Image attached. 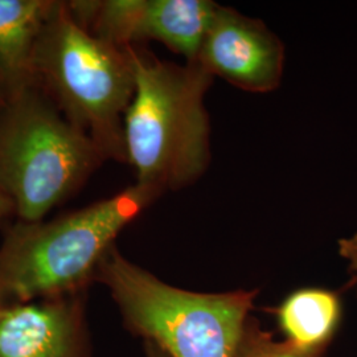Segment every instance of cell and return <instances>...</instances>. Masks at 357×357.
<instances>
[{
  "instance_id": "obj_7",
  "label": "cell",
  "mask_w": 357,
  "mask_h": 357,
  "mask_svg": "<svg viewBox=\"0 0 357 357\" xmlns=\"http://www.w3.org/2000/svg\"><path fill=\"white\" fill-rule=\"evenodd\" d=\"M196 63L245 91L268 93L281 84L284 47L261 20L218 6Z\"/></svg>"
},
{
  "instance_id": "obj_2",
  "label": "cell",
  "mask_w": 357,
  "mask_h": 357,
  "mask_svg": "<svg viewBox=\"0 0 357 357\" xmlns=\"http://www.w3.org/2000/svg\"><path fill=\"white\" fill-rule=\"evenodd\" d=\"M135 184L48 222H20L0 248V306L85 293L118 234L160 196Z\"/></svg>"
},
{
  "instance_id": "obj_1",
  "label": "cell",
  "mask_w": 357,
  "mask_h": 357,
  "mask_svg": "<svg viewBox=\"0 0 357 357\" xmlns=\"http://www.w3.org/2000/svg\"><path fill=\"white\" fill-rule=\"evenodd\" d=\"M128 52L135 89L123 139L137 183L160 192L191 185L211 160L204 101L213 77L199 63H165L132 45Z\"/></svg>"
},
{
  "instance_id": "obj_3",
  "label": "cell",
  "mask_w": 357,
  "mask_h": 357,
  "mask_svg": "<svg viewBox=\"0 0 357 357\" xmlns=\"http://www.w3.org/2000/svg\"><path fill=\"white\" fill-rule=\"evenodd\" d=\"M128 331L168 357H233L257 290L196 293L171 286L113 246L97 268Z\"/></svg>"
},
{
  "instance_id": "obj_13",
  "label": "cell",
  "mask_w": 357,
  "mask_h": 357,
  "mask_svg": "<svg viewBox=\"0 0 357 357\" xmlns=\"http://www.w3.org/2000/svg\"><path fill=\"white\" fill-rule=\"evenodd\" d=\"M11 208H13L11 200H10L3 192L0 191V221H1L3 217L8 213V211H10Z\"/></svg>"
},
{
  "instance_id": "obj_14",
  "label": "cell",
  "mask_w": 357,
  "mask_h": 357,
  "mask_svg": "<svg viewBox=\"0 0 357 357\" xmlns=\"http://www.w3.org/2000/svg\"><path fill=\"white\" fill-rule=\"evenodd\" d=\"M146 354L147 357H168L160 348H158L156 345L151 343H146Z\"/></svg>"
},
{
  "instance_id": "obj_9",
  "label": "cell",
  "mask_w": 357,
  "mask_h": 357,
  "mask_svg": "<svg viewBox=\"0 0 357 357\" xmlns=\"http://www.w3.org/2000/svg\"><path fill=\"white\" fill-rule=\"evenodd\" d=\"M59 3L0 0V76L16 93L35 75L38 40Z\"/></svg>"
},
{
  "instance_id": "obj_12",
  "label": "cell",
  "mask_w": 357,
  "mask_h": 357,
  "mask_svg": "<svg viewBox=\"0 0 357 357\" xmlns=\"http://www.w3.org/2000/svg\"><path fill=\"white\" fill-rule=\"evenodd\" d=\"M339 255L348 262L349 270L357 282V231L351 237L339 240Z\"/></svg>"
},
{
  "instance_id": "obj_6",
  "label": "cell",
  "mask_w": 357,
  "mask_h": 357,
  "mask_svg": "<svg viewBox=\"0 0 357 357\" xmlns=\"http://www.w3.org/2000/svg\"><path fill=\"white\" fill-rule=\"evenodd\" d=\"M81 26L118 47L155 40L196 63L218 4L209 0H109L68 6Z\"/></svg>"
},
{
  "instance_id": "obj_4",
  "label": "cell",
  "mask_w": 357,
  "mask_h": 357,
  "mask_svg": "<svg viewBox=\"0 0 357 357\" xmlns=\"http://www.w3.org/2000/svg\"><path fill=\"white\" fill-rule=\"evenodd\" d=\"M35 73L106 158L126 160L123 116L135 89L128 47L93 35L59 3L38 40Z\"/></svg>"
},
{
  "instance_id": "obj_11",
  "label": "cell",
  "mask_w": 357,
  "mask_h": 357,
  "mask_svg": "<svg viewBox=\"0 0 357 357\" xmlns=\"http://www.w3.org/2000/svg\"><path fill=\"white\" fill-rule=\"evenodd\" d=\"M323 354L301 349L287 340H275L270 332L265 331L250 317L243 327L233 357H323Z\"/></svg>"
},
{
  "instance_id": "obj_10",
  "label": "cell",
  "mask_w": 357,
  "mask_h": 357,
  "mask_svg": "<svg viewBox=\"0 0 357 357\" xmlns=\"http://www.w3.org/2000/svg\"><path fill=\"white\" fill-rule=\"evenodd\" d=\"M284 340L305 349L324 352L342 317L339 296L323 289H301L277 308Z\"/></svg>"
},
{
  "instance_id": "obj_5",
  "label": "cell",
  "mask_w": 357,
  "mask_h": 357,
  "mask_svg": "<svg viewBox=\"0 0 357 357\" xmlns=\"http://www.w3.org/2000/svg\"><path fill=\"white\" fill-rule=\"evenodd\" d=\"M24 90L15 94L0 126V191L22 222L32 224L81 185L106 156L84 130Z\"/></svg>"
},
{
  "instance_id": "obj_8",
  "label": "cell",
  "mask_w": 357,
  "mask_h": 357,
  "mask_svg": "<svg viewBox=\"0 0 357 357\" xmlns=\"http://www.w3.org/2000/svg\"><path fill=\"white\" fill-rule=\"evenodd\" d=\"M0 357H90L84 293L0 306Z\"/></svg>"
}]
</instances>
